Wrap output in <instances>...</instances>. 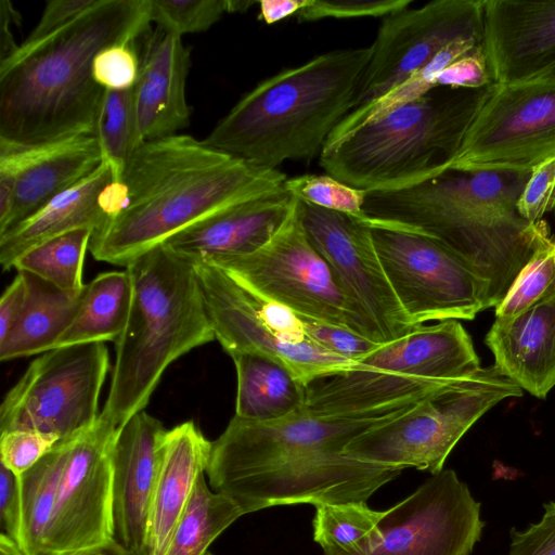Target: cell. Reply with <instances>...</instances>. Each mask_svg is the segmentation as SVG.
Listing matches in <instances>:
<instances>
[{
    "label": "cell",
    "instance_id": "1",
    "mask_svg": "<svg viewBox=\"0 0 555 555\" xmlns=\"http://www.w3.org/2000/svg\"><path fill=\"white\" fill-rule=\"evenodd\" d=\"M416 403L333 416L302 408L272 422L234 415L211 441L207 482L244 514L280 505L367 502L401 470L353 459L344 450Z\"/></svg>",
    "mask_w": 555,
    "mask_h": 555
},
{
    "label": "cell",
    "instance_id": "2",
    "mask_svg": "<svg viewBox=\"0 0 555 555\" xmlns=\"http://www.w3.org/2000/svg\"><path fill=\"white\" fill-rule=\"evenodd\" d=\"M286 176L188 134L145 141L116 189V212L92 233L94 259L127 267L179 231L230 205L284 188Z\"/></svg>",
    "mask_w": 555,
    "mask_h": 555
},
{
    "label": "cell",
    "instance_id": "3",
    "mask_svg": "<svg viewBox=\"0 0 555 555\" xmlns=\"http://www.w3.org/2000/svg\"><path fill=\"white\" fill-rule=\"evenodd\" d=\"M150 0H100L69 25L0 62V140L35 145L94 137L104 90L92 76L107 46L149 30Z\"/></svg>",
    "mask_w": 555,
    "mask_h": 555
},
{
    "label": "cell",
    "instance_id": "4",
    "mask_svg": "<svg viewBox=\"0 0 555 555\" xmlns=\"http://www.w3.org/2000/svg\"><path fill=\"white\" fill-rule=\"evenodd\" d=\"M530 172L448 171L417 185L367 192L366 221L413 231L441 241L489 286L496 308L517 275L546 240L541 220L517 210Z\"/></svg>",
    "mask_w": 555,
    "mask_h": 555
},
{
    "label": "cell",
    "instance_id": "5",
    "mask_svg": "<svg viewBox=\"0 0 555 555\" xmlns=\"http://www.w3.org/2000/svg\"><path fill=\"white\" fill-rule=\"evenodd\" d=\"M371 53V46L330 51L262 80L215 126L204 144L270 169L320 155L351 112Z\"/></svg>",
    "mask_w": 555,
    "mask_h": 555
},
{
    "label": "cell",
    "instance_id": "6",
    "mask_svg": "<svg viewBox=\"0 0 555 555\" xmlns=\"http://www.w3.org/2000/svg\"><path fill=\"white\" fill-rule=\"evenodd\" d=\"M126 270L132 302L101 412L116 427L144 410L171 362L216 338L193 266L164 243Z\"/></svg>",
    "mask_w": 555,
    "mask_h": 555
},
{
    "label": "cell",
    "instance_id": "7",
    "mask_svg": "<svg viewBox=\"0 0 555 555\" xmlns=\"http://www.w3.org/2000/svg\"><path fill=\"white\" fill-rule=\"evenodd\" d=\"M482 89H434L328 138L319 163L327 175L366 192L399 191L437 178L449 171Z\"/></svg>",
    "mask_w": 555,
    "mask_h": 555
},
{
    "label": "cell",
    "instance_id": "8",
    "mask_svg": "<svg viewBox=\"0 0 555 555\" xmlns=\"http://www.w3.org/2000/svg\"><path fill=\"white\" fill-rule=\"evenodd\" d=\"M481 369L459 320L418 325L306 386L304 410L333 416L418 402Z\"/></svg>",
    "mask_w": 555,
    "mask_h": 555
},
{
    "label": "cell",
    "instance_id": "9",
    "mask_svg": "<svg viewBox=\"0 0 555 555\" xmlns=\"http://www.w3.org/2000/svg\"><path fill=\"white\" fill-rule=\"evenodd\" d=\"M522 389L492 365L421 400L405 413L350 441L344 452L357 460L431 475L464 434L500 401L521 397Z\"/></svg>",
    "mask_w": 555,
    "mask_h": 555
},
{
    "label": "cell",
    "instance_id": "10",
    "mask_svg": "<svg viewBox=\"0 0 555 555\" xmlns=\"http://www.w3.org/2000/svg\"><path fill=\"white\" fill-rule=\"evenodd\" d=\"M554 156L555 70L485 87L449 171L531 172Z\"/></svg>",
    "mask_w": 555,
    "mask_h": 555
},
{
    "label": "cell",
    "instance_id": "11",
    "mask_svg": "<svg viewBox=\"0 0 555 555\" xmlns=\"http://www.w3.org/2000/svg\"><path fill=\"white\" fill-rule=\"evenodd\" d=\"M299 199L276 234L260 249L207 260L256 295L296 314L341 326L369 339L359 314L341 292L302 227Z\"/></svg>",
    "mask_w": 555,
    "mask_h": 555
},
{
    "label": "cell",
    "instance_id": "12",
    "mask_svg": "<svg viewBox=\"0 0 555 555\" xmlns=\"http://www.w3.org/2000/svg\"><path fill=\"white\" fill-rule=\"evenodd\" d=\"M366 223L395 295L415 326L434 320H473L494 308L489 286L441 241Z\"/></svg>",
    "mask_w": 555,
    "mask_h": 555
},
{
    "label": "cell",
    "instance_id": "13",
    "mask_svg": "<svg viewBox=\"0 0 555 555\" xmlns=\"http://www.w3.org/2000/svg\"><path fill=\"white\" fill-rule=\"evenodd\" d=\"M108 369L104 343L43 352L5 395L0 406L1 433L33 429L63 441L90 427L101 414L99 398Z\"/></svg>",
    "mask_w": 555,
    "mask_h": 555
},
{
    "label": "cell",
    "instance_id": "14",
    "mask_svg": "<svg viewBox=\"0 0 555 555\" xmlns=\"http://www.w3.org/2000/svg\"><path fill=\"white\" fill-rule=\"evenodd\" d=\"M298 211L310 244L328 266L371 341L388 343L416 327L395 295L365 220L301 201Z\"/></svg>",
    "mask_w": 555,
    "mask_h": 555
},
{
    "label": "cell",
    "instance_id": "15",
    "mask_svg": "<svg viewBox=\"0 0 555 555\" xmlns=\"http://www.w3.org/2000/svg\"><path fill=\"white\" fill-rule=\"evenodd\" d=\"M483 0H435L382 22L352 109L367 105L462 39H482Z\"/></svg>",
    "mask_w": 555,
    "mask_h": 555
},
{
    "label": "cell",
    "instance_id": "16",
    "mask_svg": "<svg viewBox=\"0 0 555 555\" xmlns=\"http://www.w3.org/2000/svg\"><path fill=\"white\" fill-rule=\"evenodd\" d=\"M118 428L100 414L67 439L44 555H75L114 540L112 450Z\"/></svg>",
    "mask_w": 555,
    "mask_h": 555
},
{
    "label": "cell",
    "instance_id": "17",
    "mask_svg": "<svg viewBox=\"0 0 555 555\" xmlns=\"http://www.w3.org/2000/svg\"><path fill=\"white\" fill-rule=\"evenodd\" d=\"M480 506L453 469H442L383 511L382 539L364 555H470L485 527Z\"/></svg>",
    "mask_w": 555,
    "mask_h": 555
},
{
    "label": "cell",
    "instance_id": "18",
    "mask_svg": "<svg viewBox=\"0 0 555 555\" xmlns=\"http://www.w3.org/2000/svg\"><path fill=\"white\" fill-rule=\"evenodd\" d=\"M192 266L215 337L231 358L238 353L273 358L305 386L354 364L310 339L296 341L268 326L258 312L256 295L217 266L207 261Z\"/></svg>",
    "mask_w": 555,
    "mask_h": 555
},
{
    "label": "cell",
    "instance_id": "19",
    "mask_svg": "<svg viewBox=\"0 0 555 555\" xmlns=\"http://www.w3.org/2000/svg\"><path fill=\"white\" fill-rule=\"evenodd\" d=\"M101 163L98 141L91 135L35 145L0 140V199H13L0 233L74 186Z\"/></svg>",
    "mask_w": 555,
    "mask_h": 555
},
{
    "label": "cell",
    "instance_id": "20",
    "mask_svg": "<svg viewBox=\"0 0 555 555\" xmlns=\"http://www.w3.org/2000/svg\"><path fill=\"white\" fill-rule=\"evenodd\" d=\"M481 47L492 82L555 70V0H483Z\"/></svg>",
    "mask_w": 555,
    "mask_h": 555
},
{
    "label": "cell",
    "instance_id": "21",
    "mask_svg": "<svg viewBox=\"0 0 555 555\" xmlns=\"http://www.w3.org/2000/svg\"><path fill=\"white\" fill-rule=\"evenodd\" d=\"M144 411L118 428L113 450L114 540L130 555H145L151 500L167 435Z\"/></svg>",
    "mask_w": 555,
    "mask_h": 555
},
{
    "label": "cell",
    "instance_id": "22",
    "mask_svg": "<svg viewBox=\"0 0 555 555\" xmlns=\"http://www.w3.org/2000/svg\"><path fill=\"white\" fill-rule=\"evenodd\" d=\"M296 203L297 198L282 188L217 210L164 244L191 264L220 256L248 255L276 234Z\"/></svg>",
    "mask_w": 555,
    "mask_h": 555
},
{
    "label": "cell",
    "instance_id": "23",
    "mask_svg": "<svg viewBox=\"0 0 555 555\" xmlns=\"http://www.w3.org/2000/svg\"><path fill=\"white\" fill-rule=\"evenodd\" d=\"M140 41L133 99L139 134L145 142L175 135L190 125L185 85L191 53L181 37L159 27L143 34Z\"/></svg>",
    "mask_w": 555,
    "mask_h": 555
},
{
    "label": "cell",
    "instance_id": "24",
    "mask_svg": "<svg viewBox=\"0 0 555 555\" xmlns=\"http://www.w3.org/2000/svg\"><path fill=\"white\" fill-rule=\"evenodd\" d=\"M494 366L532 396L555 386V295L511 318H495L486 335Z\"/></svg>",
    "mask_w": 555,
    "mask_h": 555
},
{
    "label": "cell",
    "instance_id": "25",
    "mask_svg": "<svg viewBox=\"0 0 555 555\" xmlns=\"http://www.w3.org/2000/svg\"><path fill=\"white\" fill-rule=\"evenodd\" d=\"M211 441L192 421L167 431L146 529L145 555H165L195 483L205 474Z\"/></svg>",
    "mask_w": 555,
    "mask_h": 555
},
{
    "label": "cell",
    "instance_id": "26",
    "mask_svg": "<svg viewBox=\"0 0 555 555\" xmlns=\"http://www.w3.org/2000/svg\"><path fill=\"white\" fill-rule=\"evenodd\" d=\"M113 180L109 166L102 162L89 176L52 198L39 210L0 233V264L11 270L25 253L72 230L93 231L106 220L101 194Z\"/></svg>",
    "mask_w": 555,
    "mask_h": 555
},
{
    "label": "cell",
    "instance_id": "27",
    "mask_svg": "<svg viewBox=\"0 0 555 555\" xmlns=\"http://www.w3.org/2000/svg\"><path fill=\"white\" fill-rule=\"evenodd\" d=\"M17 272L25 282V305L16 325L0 343L1 361L54 349L73 323L86 288L68 292L30 272Z\"/></svg>",
    "mask_w": 555,
    "mask_h": 555
},
{
    "label": "cell",
    "instance_id": "28",
    "mask_svg": "<svg viewBox=\"0 0 555 555\" xmlns=\"http://www.w3.org/2000/svg\"><path fill=\"white\" fill-rule=\"evenodd\" d=\"M232 359L237 374L236 416L272 422L304 408L306 386L286 365L257 353H238Z\"/></svg>",
    "mask_w": 555,
    "mask_h": 555
},
{
    "label": "cell",
    "instance_id": "29",
    "mask_svg": "<svg viewBox=\"0 0 555 555\" xmlns=\"http://www.w3.org/2000/svg\"><path fill=\"white\" fill-rule=\"evenodd\" d=\"M133 286L129 272L101 273L86 284L77 314L55 348L117 341L130 313Z\"/></svg>",
    "mask_w": 555,
    "mask_h": 555
},
{
    "label": "cell",
    "instance_id": "30",
    "mask_svg": "<svg viewBox=\"0 0 555 555\" xmlns=\"http://www.w3.org/2000/svg\"><path fill=\"white\" fill-rule=\"evenodd\" d=\"M66 456L67 439L57 442L37 464L18 476L25 555H44Z\"/></svg>",
    "mask_w": 555,
    "mask_h": 555
},
{
    "label": "cell",
    "instance_id": "31",
    "mask_svg": "<svg viewBox=\"0 0 555 555\" xmlns=\"http://www.w3.org/2000/svg\"><path fill=\"white\" fill-rule=\"evenodd\" d=\"M243 515L236 502L210 489L203 474L195 483L165 555H205L210 544Z\"/></svg>",
    "mask_w": 555,
    "mask_h": 555
},
{
    "label": "cell",
    "instance_id": "32",
    "mask_svg": "<svg viewBox=\"0 0 555 555\" xmlns=\"http://www.w3.org/2000/svg\"><path fill=\"white\" fill-rule=\"evenodd\" d=\"M383 511L366 502H346L315 506L313 540L323 555H364L382 539L379 520Z\"/></svg>",
    "mask_w": 555,
    "mask_h": 555
},
{
    "label": "cell",
    "instance_id": "33",
    "mask_svg": "<svg viewBox=\"0 0 555 555\" xmlns=\"http://www.w3.org/2000/svg\"><path fill=\"white\" fill-rule=\"evenodd\" d=\"M482 39L457 40L442 49L426 66L415 72L404 82L380 99L351 111L333 130L328 138L338 137L380 118L436 88L437 76L450 64L481 47Z\"/></svg>",
    "mask_w": 555,
    "mask_h": 555
},
{
    "label": "cell",
    "instance_id": "34",
    "mask_svg": "<svg viewBox=\"0 0 555 555\" xmlns=\"http://www.w3.org/2000/svg\"><path fill=\"white\" fill-rule=\"evenodd\" d=\"M94 138L102 162L111 168L113 181L119 182L131 155L143 143L138 130L133 88L104 90Z\"/></svg>",
    "mask_w": 555,
    "mask_h": 555
},
{
    "label": "cell",
    "instance_id": "35",
    "mask_svg": "<svg viewBox=\"0 0 555 555\" xmlns=\"http://www.w3.org/2000/svg\"><path fill=\"white\" fill-rule=\"evenodd\" d=\"M93 230L81 228L50 238L17 259L14 269L30 272L55 286L79 292L82 268Z\"/></svg>",
    "mask_w": 555,
    "mask_h": 555
},
{
    "label": "cell",
    "instance_id": "36",
    "mask_svg": "<svg viewBox=\"0 0 555 555\" xmlns=\"http://www.w3.org/2000/svg\"><path fill=\"white\" fill-rule=\"evenodd\" d=\"M555 295V240L550 237L533 254L517 275L495 318L517 315L533 305Z\"/></svg>",
    "mask_w": 555,
    "mask_h": 555
},
{
    "label": "cell",
    "instance_id": "37",
    "mask_svg": "<svg viewBox=\"0 0 555 555\" xmlns=\"http://www.w3.org/2000/svg\"><path fill=\"white\" fill-rule=\"evenodd\" d=\"M284 189L297 199L320 208L365 220L363 205L367 192L354 189L330 175H302L286 179Z\"/></svg>",
    "mask_w": 555,
    "mask_h": 555
},
{
    "label": "cell",
    "instance_id": "38",
    "mask_svg": "<svg viewBox=\"0 0 555 555\" xmlns=\"http://www.w3.org/2000/svg\"><path fill=\"white\" fill-rule=\"evenodd\" d=\"M227 13V0H150L156 27L182 37L209 29Z\"/></svg>",
    "mask_w": 555,
    "mask_h": 555
},
{
    "label": "cell",
    "instance_id": "39",
    "mask_svg": "<svg viewBox=\"0 0 555 555\" xmlns=\"http://www.w3.org/2000/svg\"><path fill=\"white\" fill-rule=\"evenodd\" d=\"M134 42H118L102 49L93 60L92 76L105 90H128L134 87L140 56Z\"/></svg>",
    "mask_w": 555,
    "mask_h": 555
},
{
    "label": "cell",
    "instance_id": "40",
    "mask_svg": "<svg viewBox=\"0 0 555 555\" xmlns=\"http://www.w3.org/2000/svg\"><path fill=\"white\" fill-rule=\"evenodd\" d=\"M59 441L55 435L33 429L1 433V464L20 476L37 464Z\"/></svg>",
    "mask_w": 555,
    "mask_h": 555
},
{
    "label": "cell",
    "instance_id": "41",
    "mask_svg": "<svg viewBox=\"0 0 555 555\" xmlns=\"http://www.w3.org/2000/svg\"><path fill=\"white\" fill-rule=\"evenodd\" d=\"M413 0H311L295 16L298 22L323 18L382 17L401 12Z\"/></svg>",
    "mask_w": 555,
    "mask_h": 555
},
{
    "label": "cell",
    "instance_id": "42",
    "mask_svg": "<svg viewBox=\"0 0 555 555\" xmlns=\"http://www.w3.org/2000/svg\"><path fill=\"white\" fill-rule=\"evenodd\" d=\"M298 317L302 322L306 336L312 343L332 354L350 361L360 360L379 345L345 327Z\"/></svg>",
    "mask_w": 555,
    "mask_h": 555
},
{
    "label": "cell",
    "instance_id": "43",
    "mask_svg": "<svg viewBox=\"0 0 555 555\" xmlns=\"http://www.w3.org/2000/svg\"><path fill=\"white\" fill-rule=\"evenodd\" d=\"M555 209V156L534 167L517 202L519 215L535 223Z\"/></svg>",
    "mask_w": 555,
    "mask_h": 555
},
{
    "label": "cell",
    "instance_id": "44",
    "mask_svg": "<svg viewBox=\"0 0 555 555\" xmlns=\"http://www.w3.org/2000/svg\"><path fill=\"white\" fill-rule=\"evenodd\" d=\"M540 521L519 531L512 528L508 555H555V502L543 505Z\"/></svg>",
    "mask_w": 555,
    "mask_h": 555
},
{
    "label": "cell",
    "instance_id": "45",
    "mask_svg": "<svg viewBox=\"0 0 555 555\" xmlns=\"http://www.w3.org/2000/svg\"><path fill=\"white\" fill-rule=\"evenodd\" d=\"M435 83L436 88L451 90H478L492 83L482 47L450 64L437 76Z\"/></svg>",
    "mask_w": 555,
    "mask_h": 555
},
{
    "label": "cell",
    "instance_id": "46",
    "mask_svg": "<svg viewBox=\"0 0 555 555\" xmlns=\"http://www.w3.org/2000/svg\"><path fill=\"white\" fill-rule=\"evenodd\" d=\"M99 2L100 0L48 1L39 22L21 44L28 47L42 41L69 25Z\"/></svg>",
    "mask_w": 555,
    "mask_h": 555
},
{
    "label": "cell",
    "instance_id": "47",
    "mask_svg": "<svg viewBox=\"0 0 555 555\" xmlns=\"http://www.w3.org/2000/svg\"><path fill=\"white\" fill-rule=\"evenodd\" d=\"M0 529L22 548V508L18 476L1 464ZM23 551V548H22Z\"/></svg>",
    "mask_w": 555,
    "mask_h": 555
},
{
    "label": "cell",
    "instance_id": "48",
    "mask_svg": "<svg viewBox=\"0 0 555 555\" xmlns=\"http://www.w3.org/2000/svg\"><path fill=\"white\" fill-rule=\"evenodd\" d=\"M26 298L25 282L20 272L5 288L0 299V343L16 325L22 314Z\"/></svg>",
    "mask_w": 555,
    "mask_h": 555
},
{
    "label": "cell",
    "instance_id": "49",
    "mask_svg": "<svg viewBox=\"0 0 555 555\" xmlns=\"http://www.w3.org/2000/svg\"><path fill=\"white\" fill-rule=\"evenodd\" d=\"M21 15L9 0L0 1V62L11 56L20 44L15 43L12 26L20 25Z\"/></svg>",
    "mask_w": 555,
    "mask_h": 555
},
{
    "label": "cell",
    "instance_id": "50",
    "mask_svg": "<svg viewBox=\"0 0 555 555\" xmlns=\"http://www.w3.org/2000/svg\"><path fill=\"white\" fill-rule=\"evenodd\" d=\"M310 3L311 0H261L258 2V17L267 25H271L296 15Z\"/></svg>",
    "mask_w": 555,
    "mask_h": 555
},
{
    "label": "cell",
    "instance_id": "51",
    "mask_svg": "<svg viewBox=\"0 0 555 555\" xmlns=\"http://www.w3.org/2000/svg\"><path fill=\"white\" fill-rule=\"evenodd\" d=\"M75 555H130L120 544L112 540L96 547L82 551Z\"/></svg>",
    "mask_w": 555,
    "mask_h": 555
},
{
    "label": "cell",
    "instance_id": "52",
    "mask_svg": "<svg viewBox=\"0 0 555 555\" xmlns=\"http://www.w3.org/2000/svg\"><path fill=\"white\" fill-rule=\"evenodd\" d=\"M0 555H25V553L12 539L0 533Z\"/></svg>",
    "mask_w": 555,
    "mask_h": 555
},
{
    "label": "cell",
    "instance_id": "53",
    "mask_svg": "<svg viewBox=\"0 0 555 555\" xmlns=\"http://www.w3.org/2000/svg\"><path fill=\"white\" fill-rule=\"evenodd\" d=\"M256 1H243V0H227V13L234 12H246L251 5H255Z\"/></svg>",
    "mask_w": 555,
    "mask_h": 555
},
{
    "label": "cell",
    "instance_id": "54",
    "mask_svg": "<svg viewBox=\"0 0 555 555\" xmlns=\"http://www.w3.org/2000/svg\"><path fill=\"white\" fill-rule=\"evenodd\" d=\"M205 555H214V554H212L211 552H209V551H208Z\"/></svg>",
    "mask_w": 555,
    "mask_h": 555
},
{
    "label": "cell",
    "instance_id": "55",
    "mask_svg": "<svg viewBox=\"0 0 555 555\" xmlns=\"http://www.w3.org/2000/svg\"><path fill=\"white\" fill-rule=\"evenodd\" d=\"M553 212H554V217H555V209L553 210Z\"/></svg>",
    "mask_w": 555,
    "mask_h": 555
}]
</instances>
